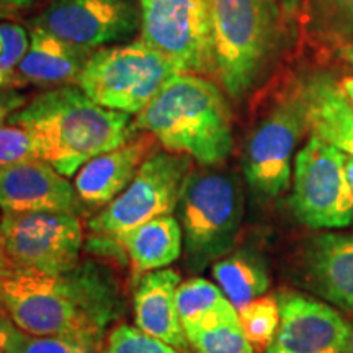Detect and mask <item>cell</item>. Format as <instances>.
<instances>
[{
    "label": "cell",
    "mask_w": 353,
    "mask_h": 353,
    "mask_svg": "<svg viewBox=\"0 0 353 353\" xmlns=\"http://www.w3.org/2000/svg\"><path fill=\"white\" fill-rule=\"evenodd\" d=\"M0 307L32 335H69L99 343L114 316V293L90 268L50 275L13 267L0 278Z\"/></svg>",
    "instance_id": "cell-1"
},
{
    "label": "cell",
    "mask_w": 353,
    "mask_h": 353,
    "mask_svg": "<svg viewBox=\"0 0 353 353\" xmlns=\"http://www.w3.org/2000/svg\"><path fill=\"white\" fill-rule=\"evenodd\" d=\"M7 123L32 132L43 161L68 179L90 159L128 143L136 131L131 114L101 107L72 85L37 95Z\"/></svg>",
    "instance_id": "cell-2"
},
{
    "label": "cell",
    "mask_w": 353,
    "mask_h": 353,
    "mask_svg": "<svg viewBox=\"0 0 353 353\" xmlns=\"http://www.w3.org/2000/svg\"><path fill=\"white\" fill-rule=\"evenodd\" d=\"M169 152L201 165L226 161L232 151L231 110L221 88L200 74H176L132 120Z\"/></svg>",
    "instance_id": "cell-3"
},
{
    "label": "cell",
    "mask_w": 353,
    "mask_h": 353,
    "mask_svg": "<svg viewBox=\"0 0 353 353\" xmlns=\"http://www.w3.org/2000/svg\"><path fill=\"white\" fill-rule=\"evenodd\" d=\"M285 21L278 0H211L214 74L231 99L262 81L283 44Z\"/></svg>",
    "instance_id": "cell-4"
},
{
    "label": "cell",
    "mask_w": 353,
    "mask_h": 353,
    "mask_svg": "<svg viewBox=\"0 0 353 353\" xmlns=\"http://www.w3.org/2000/svg\"><path fill=\"white\" fill-rule=\"evenodd\" d=\"M176 208L187 263L200 272L224 257L236 241L244 214L239 179L213 165L192 169L182 185Z\"/></svg>",
    "instance_id": "cell-5"
},
{
    "label": "cell",
    "mask_w": 353,
    "mask_h": 353,
    "mask_svg": "<svg viewBox=\"0 0 353 353\" xmlns=\"http://www.w3.org/2000/svg\"><path fill=\"white\" fill-rule=\"evenodd\" d=\"M176 74L167 57L138 39L95 50L77 83L101 107L138 114Z\"/></svg>",
    "instance_id": "cell-6"
},
{
    "label": "cell",
    "mask_w": 353,
    "mask_h": 353,
    "mask_svg": "<svg viewBox=\"0 0 353 353\" xmlns=\"http://www.w3.org/2000/svg\"><path fill=\"white\" fill-rule=\"evenodd\" d=\"M290 206L311 229H343L353 223V192L345 152L312 134L296 154Z\"/></svg>",
    "instance_id": "cell-7"
},
{
    "label": "cell",
    "mask_w": 353,
    "mask_h": 353,
    "mask_svg": "<svg viewBox=\"0 0 353 353\" xmlns=\"http://www.w3.org/2000/svg\"><path fill=\"white\" fill-rule=\"evenodd\" d=\"M192 157L175 152H154L139 167L132 182L88 223L99 237L118 241L145 221L172 214L192 170Z\"/></svg>",
    "instance_id": "cell-8"
},
{
    "label": "cell",
    "mask_w": 353,
    "mask_h": 353,
    "mask_svg": "<svg viewBox=\"0 0 353 353\" xmlns=\"http://www.w3.org/2000/svg\"><path fill=\"white\" fill-rule=\"evenodd\" d=\"M141 39L185 74H214L211 0H139Z\"/></svg>",
    "instance_id": "cell-9"
},
{
    "label": "cell",
    "mask_w": 353,
    "mask_h": 353,
    "mask_svg": "<svg viewBox=\"0 0 353 353\" xmlns=\"http://www.w3.org/2000/svg\"><path fill=\"white\" fill-rule=\"evenodd\" d=\"M309 128L304 85L286 94L252 131L244 151V175L260 198H275L290 187L291 161Z\"/></svg>",
    "instance_id": "cell-10"
},
{
    "label": "cell",
    "mask_w": 353,
    "mask_h": 353,
    "mask_svg": "<svg viewBox=\"0 0 353 353\" xmlns=\"http://www.w3.org/2000/svg\"><path fill=\"white\" fill-rule=\"evenodd\" d=\"M0 237L15 268L59 275L79 267L81 221L70 213H2Z\"/></svg>",
    "instance_id": "cell-11"
},
{
    "label": "cell",
    "mask_w": 353,
    "mask_h": 353,
    "mask_svg": "<svg viewBox=\"0 0 353 353\" xmlns=\"http://www.w3.org/2000/svg\"><path fill=\"white\" fill-rule=\"evenodd\" d=\"M34 26L72 46L95 51L141 30L136 0H51Z\"/></svg>",
    "instance_id": "cell-12"
},
{
    "label": "cell",
    "mask_w": 353,
    "mask_h": 353,
    "mask_svg": "<svg viewBox=\"0 0 353 353\" xmlns=\"http://www.w3.org/2000/svg\"><path fill=\"white\" fill-rule=\"evenodd\" d=\"M280 325L265 353H342L350 324L319 299L298 293H283Z\"/></svg>",
    "instance_id": "cell-13"
},
{
    "label": "cell",
    "mask_w": 353,
    "mask_h": 353,
    "mask_svg": "<svg viewBox=\"0 0 353 353\" xmlns=\"http://www.w3.org/2000/svg\"><path fill=\"white\" fill-rule=\"evenodd\" d=\"M79 210V196L68 176L43 159L0 165L2 213H70Z\"/></svg>",
    "instance_id": "cell-14"
},
{
    "label": "cell",
    "mask_w": 353,
    "mask_h": 353,
    "mask_svg": "<svg viewBox=\"0 0 353 353\" xmlns=\"http://www.w3.org/2000/svg\"><path fill=\"white\" fill-rule=\"evenodd\" d=\"M309 288L353 316V232H325L311 237L303 250Z\"/></svg>",
    "instance_id": "cell-15"
},
{
    "label": "cell",
    "mask_w": 353,
    "mask_h": 353,
    "mask_svg": "<svg viewBox=\"0 0 353 353\" xmlns=\"http://www.w3.org/2000/svg\"><path fill=\"white\" fill-rule=\"evenodd\" d=\"M156 141L152 134L145 132L113 151L87 161L74 179L79 200L92 208L107 206L132 182L145 159L152 156Z\"/></svg>",
    "instance_id": "cell-16"
},
{
    "label": "cell",
    "mask_w": 353,
    "mask_h": 353,
    "mask_svg": "<svg viewBox=\"0 0 353 353\" xmlns=\"http://www.w3.org/2000/svg\"><path fill=\"white\" fill-rule=\"evenodd\" d=\"M134 293L136 327L161 339L182 353L190 352V342L176 309L180 275L172 268L144 273Z\"/></svg>",
    "instance_id": "cell-17"
},
{
    "label": "cell",
    "mask_w": 353,
    "mask_h": 353,
    "mask_svg": "<svg viewBox=\"0 0 353 353\" xmlns=\"http://www.w3.org/2000/svg\"><path fill=\"white\" fill-rule=\"evenodd\" d=\"M92 52L72 46L33 25L28 51L17 68V76L20 81L34 85H70L79 82Z\"/></svg>",
    "instance_id": "cell-18"
},
{
    "label": "cell",
    "mask_w": 353,
    "mask_h": 353,
    "mask_svg": "<svg viewBox=\"0 0 353 353\" xmlns=\"http://www.w3.org/2000/svg\"><path fill=\"white\" fill-rule=\"evenodd\" d=\"M303 85L312 134L353 156V107L341 83L327 74H317Z\"/></svg>",
    "instance_id": "cell-19"
},
{
    "label": "cell",
    "mask_w": 353,
    "mask_h": 353,
    "mask_svg": "<svg viewBox=\"0 0 353 353\" xmlns=\"http://www.w3.org/2000/svg\"><path fill=\"white\" fill-rule=\"evenodd\" d=\"M126 250L132 273L143 276L144 273L169 267L182 254V226L172 214L159 216L132 228L118 239Z\"/></svg>",
    "instance_id": "cell-20"
},
{
    "label": "cell",
    "mask_w": 353,
    "mask_h": 353,
    "mask_svg": "<svg viewBox=\"0 0 353 353\" xmlns=\"http://www.w3.org/2000/svg\"><path fill=\"white\" fill-rule=\"evenodd\" d=\"M176 309L187 337L223 322H241L239 312L223 290L205 278H192L179 285Z\"/></svg>",
    "instance_id": "cell-21"
},
{
    "label": "cell",
    "mask_w": 353,
    "mask_h": 353,
    "mask_svg": "<svg viewBox=\"0 0 353 353\" xmlns=\"http://www.w3.org/2000/svg\"><path fill=\"white\" fill-rule=\"evenodd\" d=\"M213 278L237 312L254 299L263 296L270 286L267 267L254 252L224 255L213 263Z\"/></svg>",
    "instance_id": "cell-22"
},
{
    "label": "cell",
    "mask_w": 353,
    "mask_h": 353,
    "mask_svg": "<svg viewBox=\"0 0 353 353\" xmlns=\"http://www.w3.org/2000/svg\"><path fill=\"white\" fill-rule=\"evenodd\" d=\"M239 321L245 337L255 350L267 352L280 325V303L273 294L254 299L239 311Z\"/></svg>",
    "instance_id": "cell-23"
},
{
    "label": "cell",
    "mask_w": 353,
    "mask_h": 353,
    "mask_svg": "<svg viewBox=\"0 0 353 353\" xmlns=\"http://www.w3.org/2000/svg\"><path fill=\"white\" fill-rule=\"evenodd\" d=\"M97 342L69 335H32L12 324L7 337L8 353H94Z\"/></svg>",
    "instance_id": "cell-24"
},
{
    "label": "cell",
    "mask_w": 353,
    "mask_h": 353,
    "mask_svg": "<svg viewBox=\"0 0 353 353\" xmlns=\"http://www.w3.org/2000/svg\"><path fill=\"white\" fill-rule=\"evenodd\" d=\"M309 12L321 33L353 46V0H309Z\"/></svg>",
    "instance_id": "cell-25"
},
{
    "label": "cell",
    "mask_w": 353,
    "mask_h": 353,
    "mask_svg": "<svg viewBox=\"0 0 353 353\" xmlns=\"http://www.w3.org/2000/svg\"><path fill=\"white\" fill-rule=\"evenodd\" d=\"M188 342L196 353H255L241 322H223L196 330L188 335Z\"/></svg>",
    "instance_id": "cell-26"
},
{
    "label": "cell",
    "mask_w": 353,
    "mask_h": 353,
    "mask_svg": "<svg viewBox=\"0 0 353 353\" xmlns=\"http://www.w3.org/2000/svg\"><path fill=\"white\" fill-rule=\"evenodd\" d=\"M100 353H182L161 339L130 324H118L110 330Z\"/></svg>",
    "instance_id": "cell-27"
},
{
    "label": "cell",
    "mask_w": 353,
    "mask_h": 353,
    "mask_svg": "<svg viewBox=\"0 0 353 353\" xmlns=\"http://www.w3.org/2000/svg\"><path fill=\"white\" fill-rule=\"evenodd\" d=\"M41 159L37 139L19 125H0V165Z\"/></svg>",
    "instance_id": "cell-28"
},
{
    "label": "cell",
    "mask_w": 353,
    "mask_h": 353,
    "mask_svg": "<svg viewBox=\"0 0 353 353\" xmlns=\"http://www.w3.org/2000/svg\"><path fill=\"white\" fill-rule=\"evenodd\" d=\"M28 46L30 34L26 33L23 26L0 23V72L3 76L19 79L17 68L23 59L25 52L28 51Z\"/></svg>",
    "instance_id": "cell-29"
},
{
    "label": "cell",
    "mask_w": 353,
    "mask_h": 353,
    "mask_svg": "<svg viewBox=\"0 0 353 353\" xmlns=\"http://www.w3.org/2000/svg\"><path fill=\"white\" fill-rule=\"evenodd\" d=\"M26 103H28L26 97L15 88H0V125L8 121V118L23 108Z\"/></svg>",
    "instance_id": "cell-30"
},
{
    "label": "cell",
    "mask_w": 353,
    "mask_h": 353,
    "mask_svg": "<svg viewBox=\"0 0 353 353\" xmlns=\"http://www.w3.org/2000/svg\"><path fill=\"white\" fill-rule=\"evenodd\" d=\"M34 0H0V12L20 10V8L30 7Z\"/></svg>",
    "instance_id": "cell-31"
},
{
    "label": "cell",
    "mask_w": 353,
    "mask_h": 353,
    "mask_svg": "<svg viewBox=\"0 0 353 353\" xmlns=\"http://www.w3.org/2000/svg\"><path fill=\"white\" fill-rule=\"evenodd\" d=\"M13 268V263L8 259L6 244H3V239L0 237V278H2L6 273H8Z\"/></svg>",
    "instance_id": "cell-32"
},
{
    "label": "cell",
    "mask_w": 353,
    "mask_h": 353,
    "mask_svg": "<svg viewBox=\"0 0 353 353\" xmlns=\"http://www.w3.org/2000/svg\"><path fill=\"white\" fill-rule=\"evenodd\" d=\"M283 7V10L286 12V15H294L298 12L299 6H301L303 0H278Z\"/></svg>",
    "instance_id": "cell-33"
},
{
    "label": "cell",
    "mask_w": 353,
    "mask_h": 353,
    "mask_svg": "<svg viewBox=\"0 0 353 353\" xmlns=\"http://www.w3.org/2000/svg\"><path fill=\"white\" fill-rule=\"evenodd\" d=\"M341 88H342V92H343V94H345L348 101H350L352 107H353V77L342 79Z\"/></svg>",
    "instance_id": "cell-34"
},
{
    "label": "cell",
    "mask_w": 353,
    "mask_h": 353,
    "mask_svg": "<svg viewBox=\"0 0 353 353\" xmlns=\"http://www.w3.org/2000/svg\"><path fill=\"white\" fill-rule=\"evenodd\" d=\"M10 327H12V321L8 319L6 311L0 307V335H7L8 329H10Z\"/></svg>",
    "instance_id": "cell-35"
},
{
    "label": "cell",
    "mask_w": 353,
    "mask_h": 353,
    "mask_svg": "<svg viewBox=\"0 0 353 353\" xmlns=\"http://www.w3.org/2000/svg\"><path fill=\"white\" fill-rule=\"evenodd\" d=\"M345 172H347L348 183H350L352 192H353V156H352V154H347V152H345Z\"/></svg>",
    "instance_id": "cell-36"
},
{
    "label": "cell",
    "mask_w": 353,
    "mask_h": 353,
    "mask_svg": "<svg viewBox=\"0 0 353 353\" xmlns=\"http://www.w3.org/2000/svg\"><path fill=\"white\" fill-rule=\"evenodd\" d=\"M20 81L19 79H13V77H7L0 72V88H13L15 85H19Z\"/></svg>",
    "instance_id": "cell-37"
},
{
    "label": "cell",
    "mask_w": 353,
    "mask_h": 353,
    "mask_svg": "<svg viewBox=\"0 0 353 353\" xmlns=\"http://www.w3.org/2000/svg\"><path fill=\"white\" fill-rule=\"evenodd\" d=\"M342 353H353V324L350 325V334H348V339H347L345 347H343Z\"/></svg>",
    "instance_id": "cell-38"
},
{
    "label": "cell",
    "mask_w": 353,
    "mask_h": 353,
    "mask_svg": "<svg viewBox=\"0 0 353 353\" xmlns=\"http://www.w3.org/2000/svg\"><path fill=\"white\" fill-rule=\"evenodd\" d=\"M7 337H8V332H7V335H0V353H8L7 352Z\"/></svg>",
    "instance_id": "cell-39"
},
{
    "label": "cell",
    "mask_w": 353,
    "mask_h": 353,
    "mask_svg": "<svg viewBox=\"0 0 353 353\" xmlns=\"http://www.w3.org/2000/svg\"><path fill=\"white\" fill-rule=\"evenodd\" d=\"M343 56H345L347 59L350 61V63L353 64V46H347V48H343Z\"/></svg>",
    "instance_id": "cell-40"
}]
</instances>
